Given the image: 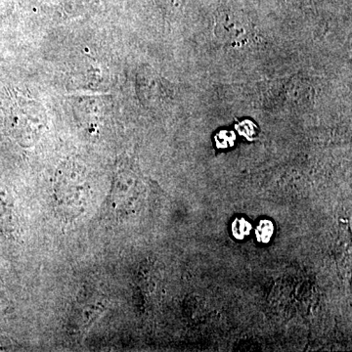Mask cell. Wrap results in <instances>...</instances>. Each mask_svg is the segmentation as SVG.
<instances>
[{
	"label": "cell",
	"instance_id": "4",
	"mask_svg": "<svg viewBox=\"0 0 352 352\" xmlns=\"http://www.w3.org/2000/svg\"><path fill=\"white\" fill-rule=\"evenodd\" d=\"M144 82V91L146 96H149L151 100H159L163 97V85L157 78L152 75L145 76L143 78Z\"/></svg>",
	"mask_w": 352,
	"mask_h": 352
},
{
	"label": "cell",
	"instance_id": "3",
	"mask_svg": "<svg viewBox=\"0 0 352 352\" xmlns=\"http://www.w3.org/2000/svg\"><path fill=\"white\" fill-rule=\"evenodd\" d=\"M14 120L21 129V133L36 142L43 134L46 124L45 112L43 106L34 100H21L13 110Z\"/></svg>",
	"mask_w": 352,
	"mask_h": 352
},
{
	"label": "cell",
	"instance_id": "6",
	"mask_svg": "<svg viewBox=\"0 0 352 352\" xmlns=\"http://www.w3.org/2000/svg\"><path fill=\"white\" fill-rule=\"evenodd\" d=\"M231 231H232V235L236 239L242 241L251 234L252 224L243 217L236 219L234 220L232 226H231Z\"/></svg>",
	"mask_w": 352,
	"mask_h": 352
},
{
	"label": "cell",
	"instance_id": "1",
	"mask_svg": "<svg viewBox=\"0 0 352 352\" xmlns=\"http://www.w3.org/2000/svg\"><path fill=\"white\" fill-rule=\"evenodd\" d=\"M56 193L58 198H63V204L80 206L82 200L88 194V186L85 173L80 164L66 163L56 175Z\"/></svg>",
	"mask_w": 352,
	"mask_h": 352
},
{
	"label": "cell",
	"instance_id": "8",
	"mask_svg": "<svg viewBox=\"0 0 352 352\" xmlns=\"http://www.w3.org/2000/svg\"><path fill=\"white\" fill-rule=\"evenodd\" d=\"M168 1H170L171 6L175 7V8H178V7L182 6L185 0H168Z\"/></svg>",
	"mask_w": 352,
	"mask_h": 352
},
{
	"label": "cell",
	"instance_id": "7",
	"mask_svg": "<svg viewBox=\"0 0 352 352\" xmlns=\"http://www.w3.org/2000/svg\"><path fill=\"white\" fill-rule=\"evenodd\" d=\"M235 136L232 132L222 131L217 135V146L220 148H226L232 146Z\"/></svg>",
	"mask_w": 352,
	"mask_h": 352
},
{
	"label": "cell",
	"instance_id": "2",
	"mask_svg": "<svg viewBox=\"0 0 352 352\" xmlns=\"http://www.w3.org/2000/svg\"><path fill=\"white\" fill-rule=\"evenodd\" d=\"M214 34L222 43L239 46L251 36L252 24L239 11H220L215 17Z\"/></svg>",
	"mask_w": 352,
	"mask_h": 352
},
{
	"label": "cell",
	"instance_id": "5",
	"mask_svg": "<svg viewBox=\"0 0 352 352\" xmlns=\"http://www.w3.org/2000/svg\"><path fill=\"white\" fill-rule=\"evenodd\" d=\"M254 233H256V240L259 243L267 244L274 233V226H273L272 221L268 219L261 220Z\"/></svg>",
	"mask_w": 352,
	"mask_h": 352
}]
</instances>
